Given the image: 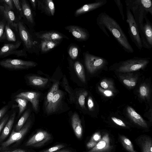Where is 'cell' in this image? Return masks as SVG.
<instances>
[{
	"mask_svg": "<svg viewBox=\"0 0 152 152\" xmlns=\"http://www.w3.org/2000/svg\"><path fill=\"white\" fill-rule=\"evenodd\" d=\"M51 139V135L47 132L39 130L28 140L25 144V146L35 147H40Z\"/></svg>",
	"mask_w": 152,
	"mask_h": 152,
	"instance_id": "12",
	"label": "cell"
},
{
	"mask_svg": "<svg viewBox=\"0 0 152 152\" xmlns=\"http://www.w3.org/2000/svg\"><path fill=\"white\" fill-rule=\"evenodd\" d=\"M66 152V151H55V152Z\"/></svg>",
	"mask_w": 152,
	"mask_h": 152,
	"instance_id": "53",
	"label": "cell"
},
{
	"mask_svg": "<svg viewBox=\"0 0 152 152\" xmlns=\"http://www.w3.org/2000/svg\"><path fill=\"white\" fill-rule=\"evenodd\" d=\"M68 52L70 58L72 59L75 60L78 56L79 50L77 47L72 45L69 48Z\"/></svg>",
	"mask_w": 152,
	"mask_h": 152,
	"instance_id": "40",
	"label": "cell"
},
{
	"mask_svg": "<svg viewBox=\"0 0 152 152\" xmlns=\"http://www.w3.org/2000/svg\"><path fill=\"white\" fill-rule=\"evenodd\" d=\"M87 104L89 110L90 111H93L94 108V103L92 98L90 96L88 97Z\"/></svg>",
	"mask_w": 152,
	"mask_h": 152,
	"instance_id": "48",
	"label": "cell"
},
{
	"mask_svg": "<svg viewBox=\"0 0 152 152\" xmlns=\"http://www.w3.org/2000/svg\"><path fill=\"white\" fill-rule=\"evenodd\" d=\"M29 1L31 3L33 9L34 10H35L37 4V0H30Z\"/></svg>",
	"mask_w": 152,
	"mask_h": 152,
	"instance_id": "51",
	"label": "cell"
},
{
	"mask_svg": "<svg viewBox=\"0 0 152 152\" xmlns=\"http://www.w3.org/2000/svg\"><path fill=\"white\" fill-rule=\"evenodd\" d=\"M100 85L102 88L111 90L114 92L115 88L113 82L110 80L105 79L101 81Z\"/></svg>",
	"mask_w": 152,
	"mask_h": 152,
	"instance_id": "36",
	"label": "cell"
},
{
	"mask_svg": "<svg viewBox=\"0 0 152 152\" xmlns=\"http://www.w3.org/2000/svg\"><path fill=\"white\" fill-rule=\"evenodd\" d=\"M59 83L58 81L56 82L53 84L47 95L45 101V106L51 100L56 92L59 90Z\"/></svg>",
	"mask_w": 152,
	"mask_h": 152,
	"instance_id": "31",
	"label": "cell"
},
{
	"mask_svg": "<svg viewBox=\"0 0 152 152\" xmlns=\"http://www.w3.org/2000/svg\"><path fill=\"white\" fill-rule=\"evenodd\" d=\"M126 110L129 117L134 123L142 127H148L145 121L133 108L130 106H128Z\"/></svg>",
	"mask_w": 152,
	"mask_h": 152,
	"instance_id": "22",
	"label": "cell"
},
{
	"mask_svg": "<svg viewBox=\"0 0 152 152\" xmlns=\"http://www.w3.org/2000/svg\"><path fill=\"white\" fill-rule=\"evenodd\" d=\"M74 68L76 74L79 79L83 82L86 81V76L84 67L79 61H77L74 64Z\"/></svg>",
	"mask_w": 152,
	"mask_h": 152,
	"instance_id": "28",
	"label": "cell"
},
{
	"mask_svg": "<svg viewBox=\"0 0 152 152\" xmlns=\"http://www.w3.org/2000/svg\"><path fill=\"white\" fill-rule=\"evenodd\" d=\"M10 115L7 113L0 122V133L8 121Z\"/></svg>",
	"mask_w": 152,
	"mask_h": 152,
	"instance_id": "45",
	"label": "cell"
},
{
	"mask_svg": "<svg viewBox=\"0 0 152 152\" xmlns=\"http://www.w3.org/2000/svg\"><path fill=\"white\" fill-rule=\"evenodd\" d=\"M65 29L70 32L76 39L80 41H86L89 37L90 35L88 31L78 26H68L65 27Z\"/></svg>",
	"mask_w": 152,
	"mask_h": 152,
	"instance_id": "14",
	"label": "cell"
},
{
	"mask_svg": "<svg viewBox=\"0 0 152 152\" xmlns=\"http://www.w3.org/2000/svg\"><path fill=\"white\" fill-rule=\"evenodd\" d=\"M40 94L38 92L33 91H26L20 92L14 96V98L20 97L24 98L31 102L34 110L37 112L39 108Z\"/></svg>",
	"mask_w": 152,
	"mask_h": 152,
	"instance_id": "13",
	"label": "cell"
},
{
	"mask_svg": "<svg viewBox=\"0 0 152 152\" xmlns=\"http://www.w3.org/2000/svg\"><path fill=\"white\" fill-rule=\"evenodd\" d=\"M114 1L119 9L122 19L124 20L125 16L123 12V5L121 1L120 0H114Z\"/></svg>",
	"mask_w": 152,
	"mask_h": 152,
	"instance_id": "44",
	"label": "cell"
},
{
	"mask_svg": "<svg viewBox=\"0 0 152 152\" xmlns=\"http://www.w3.org/2000/svg\"><path fill=\"white\" fill-rule=\"evenodd\" d=\"M25 78L29 85L37 87H44L48 81V79L47 78L34 75H28Z\"/></svg>",
	"mask_w": 152,
	"mask_h": 152,
	"instance_id": "19",
	"label": "cell"
},
{
	"mask_svg": "<svg viewBox=\"0 0 152 152\" xmlns=\"http://www.w3.org/2000/svg\"><path fill=\"white\" fill-rule=\"evenodd\" d=\"M86 67L91 74H94L105 67L108 64L107 60L103 57L90 53L87 51L83 53Z\"/></svg>",
	"mask_w": 152,
	"mask_h": 152,
	"instance_id": "4",
	"label": "cell"
},
{
	"mask_svg": "<svg viewBox=\"0 0 152 152\" xmlns=\"http://www.w3.org/2000/svg\"><path fill=\"white\" fill-rule=\"evenodd\" d=\"M107 3V0H96L93 3L85 4L77 9L75 11V15L77 16L94 10L105 5Z\"/></svg>",
	"mask_w": 152,
	"mask_h": 152,
	"instance_id": "15",
	"label": "cell"
},
{
	"mask_svg": "<svg viewBox=\"0 0 152 152\" xmlns=\"http://www.w3.org/2000/svg\"><path fill=\"white\" fill-rule=\"evenodd\" d=\"M10 152V151H5V152Z\"/></svg>",
	"mask_w": 152,
	"mask_h": 152,
	"instance_id": "54",
	"label": "cell"
},
{
	"mask_svg": "<svg viewBox=\"0 0 152 152\" xmlns=\"http://www.w3.org/2000/svg\"><path fill=\"white\" fill-rule=\"evenodd\" d=\"M72 126L76 137L80 139L83 134V128L81 121L78 114L75 113L71 118Z\"/></svg>",
	"mask_w": 152,
	"mask_h": 152,
	"instance_id": "24",
	"label": "cell"
},
{
	"mask_svg": "<svg viewBox=\"0 0 152 152\" xmlns=\"http://www.w3.org/2000/svg\"><path fill=\"white\" fill-rule=\"evenodd\" d=\"M13 102L11 101L7 104L5 105L0 109V122L7 113L8 111L11 108H12L13 105Z\"/></svg>",
	"mask_w": 152,
	"mask_h": 152,
	"instance_id": "39",
	"label": "cell"
},
{
	"mask_svg": "<svg viewBox=\"0 0 152 152\" xmlns=\"http://www.w3.org/2000/svg\"><path fill=\"white\" fill-rule=\"evenodd\" d=\"M98 88L99 91L105 96L110 97L114 95L113 91L111 90L104 89L99 86Z\"/></svg>",
	"mask_w": 152,
	"mask_h": 152,
	"instance_id": "42",
	"label": "cell"
},
{
	"mask_svg": "<svg viewBox=\"0 0 152 152\" xmlns=\"http://www.w3.org/2000/svg\"></svg>",
	"mask_w": 152,
	"mask_h": 152,
	"instance_id": "56",
	"label": "cell"
},
{
	"mask_svg": "<svg viewBox=\"0 0 152 152\" xmlns=\"http://www.w3.org/2000/svg\"><path fill=\"white\" fill-rule=\"evenodd\" d=\"M10 152H26L25 151L22 149H17Z\"/></svg>",
	"mask_w": 152,
	"mask_h": 152,
	"instance_id": "52",
	"label": "cell"
},
{
	"mask_svg": "<svg viewBox=\"0 0 152 152\" xmlns=\"http://www.w3.org/2000/svg\"><path fill=\"white\" fill-rule=\"evenodd\" d=\"M145 22L138 27L143 48L150 49L152 47V24L147 16Z\"/></svg>",
	"mask_w": 152,
	"mask_h": 152,
	"instance_id": "7",
	"label": "cell"
},
{
	"mask_svg": "<svg viewBox=\"0 0 152 152\" xmlns=\"http://www.w3.org/2000/svg\"><path fill=\"white\" fill-rule=\"evenodd\" d=\"M0 22H1V20H0Z\"/></svg>",
	"mask_w": 152,
	"mask_h": 152,
	"instance_id": "55",
	"label": "cell"
},
{
	"mask_svg": "<svg viewBox=\"0 0 152 152\" xmlns=\"http://www.w3.org/2000/svg\"><path fill=\"white\" fill-rule=\"evenodd\" d=\"M0 3V15L11 28L18 32V23L19 20L18 16L6 4Z\"/></svg>",
	"mask_w": 152,
	"mask_h": 152,
	"instance_id": "8",
	"label": "cell"
},
{
	"mask_svg": "<svg viewBox=\"0 0 152 152\" xmlns=\"http://www.w3.org/2000/svg\"><path fill=\"white\" fill-rule=\"evenodd\" d=\"M36 35L38 38L43 39L51 40L58 42V41L64 38L68 39L63 34L56 31H50L42 33H37Z\"/></svg>",
	"mask_w": 152,
	"mask_h": 152,
	"instance_id": "20",
	"label": "cell"
},
{
	"mask_svg": "<svg viewBox=\"0 0 152 152\" xmlns=\"http://www.w3.org/2000/svg\"><path fill=\"white\" fill-rule=\"evenodd\" d=\"M111 118L113 121L117 125L124 127L126 126L124 123L121 119L114 117H112Z\"/></svg>",
	"mask_w": 152,
	"mask_h": 152,
	"instance_id": "47",
	"label": "cell"
},
{
	"mask_svg": "<svg viewBox=\"0 0 152 152\" xmlns=\"http://www.w3.org/2000/svg\"><path fill=\"white\" fill-rule=\"evenodd\" d=\"M31 121L28 119L22 128L18 131L15 132L13 130L9 138L3 142L1 145L2 149H4L13 143L21 140L24 137L31 126Z\"/></svg>",
	"mask_w": 152,
	"mask_h": 152,
	"instance_id": "11",
	"label": "cell"
},
{
	"mask_svg": "<svg viewBox=\"0 0 152 152\" xmlns=\"http://www.w3.org/2000/svg\"><path fill=\"white\" fill-rule=\"evenodd\" d=\"M62 83L65 90L69 94L70 101L74 102L75 99V94L69 86L67 80L65 76H64L63 78Z\"/></svg>",
	"mask_w": 152,
	"mask_h": 152,
	"instance_id": "30",
	"label": "cell"
},
{
	"mask_svg": "<svg viewBox=\"0 0 152 152\" xmlns=\"http://www.w3.org/2000/svg\"><path fill=\"white\" fill-rule=\"evenodd\" d=\"M21 42L17 41L14 43H7L0 48V58H4L11 55L18 57H26L27 55L26 51L23 48L18 50L21 44Z\"/></svg>",
	"mask_w": 152,
	"mask_h": 152,
	"instance_id": "9",
	"label": "cell"
},
{
	"mask_svg": "<svg viewBox=\"0 0 152 152\" xmlns=\"http://www.w3.org/2000/svg\"><path fill=\"white\" fill-rule=\"evenodd\" d=\"M139 93L140 97L143 99H148L149 98L150 89L148 85L144 83L139 87Z\"/></svg>",
	"mask_w": 152,
	"mask_h": 152,
	"instance_id": "32",
	"label": "cell"
},
{
	"mask_svg": "<svg viewBox=\"0 0 152 152\" xmlns=\"http://www.w3.org/2000/svg\"><path fill=\"white\" fill-rule=\"evenodd\" d=\"M16 113V110H14L10 115L8 121L3 129L1 134L0 136L1 141H2L5 139L10 132L15 121Z\"/></svg>",
	"mask_w": 152,
	"mask_h": 152,
	"instance_id": "23",
	"label": "cell"
},
{
	"mask_svg": "<svg viewBox=\"0 0 152 152\" xmlns=\"http://www.w3.org/2000/svg\"><path fill=\"white\" fill-rule=\"evenodd\" d=\"M38 8L48 16H52L55 12L54 4L52 0H37Z\"/></svg>",
	"mask_w": 152,
	"mask_h": 152,
	"instance_id": "18",
	"label": "cell"
},
{
	"mask_svg": "<svg viewBox=\"0 0 152 152\" xmlns=\"http://www.w3.org/2000/svg\"><path fill=\"white\" fill-rule=\"evenodd\" d=\"M123 75L120 76L123 83L129 89L133 88L137 83L138 77L131 73Z\"/></svg>",
	"mask_w": 152,
	"mask_h": 152,
	"instance_id": "25",
	"label": "cell"
},
{
	"mask_svg": "<svg viewBox=\"0 0 152 152\" xmlns=\"http://www.w3.org/2000/svg\"><path fill=\"white\" fill-rule=\"evenodd\" d=\"M0 2L6 4L12 10H14L12 0H0Z\"/></svg>",
	"mask_w": 152,
	"mask_h": 152,
	"instance_id": "49",
	"label": "cell"
},
{
	"mask_svg": "<svg viewBox=\"0 0 152 152\" xmlns=\"http://www.w3.org/2000/svg\"><path fill=\"white\" fill-rule=\"evenodd\" d=\"M64 93L58 90L51 100L46 106V111L48 114H51L56 112L58 109L62 98Z\"/></svg>",
	"mask_w": 152,
	"mask_h": 152,
	"instance_id": "16",
	"label": "cell"
},
{
	"mask_svg": "<svg viewBox=\"0 0 152 152\" xmlns=\"http://www.w3.org/2000/svg\"><path fill=\"white\" fill-rule=\"evenodd\" d=\"M120 139L124 148L129 152H137L134 148L133 145L130 140L124 136H120Z\"/></svg>",
	"mask_w": 152,
	"mask_h": 152,
	"instance_id": "34",
	"label": "cell"
},
{
	"mask_svg": "<svg viewBox=\"0 0 152 152\" xmlns=\"http://www.w3.org/2000/svg\"><path fill=\"white\" fill-rule=\"evenodd\" d=\"M64 145L63 144H58L55 145L45 150H43L39 152H54L58 151L60 149L64 148Z\"/></svg>",
	"mask_w": 152,
	"mask_h": 152,
	"instance_id": "43",
	"label": "cell"
},
{
	"mask_svg": "<svg viewBox=\"0 0 152 152\" xmlns=\"http://www.w3.org/2000/svg\"><path fill=\"white\" fill-rule=\"evenodd\" d=\"M126 22L128 25V33L129 36L137 48L141 50L143 47L138 26L132 12L127 7H126Z\"/></svg>",
	"mask_w": 152,
	"mask_h": 152,
	"instance_id": "5",
	"label": "cell"
},
{
	"mask_svg": "<svg viewBox=\"0 0 152 152\" xmlns=\"http://www.w3.org/2000/svg\"><path fill=\"white\" fill-rule=\"evenodd\" d=\"M88 94L87 91H84L80 92L77 95V103L82 108H85V99Z\"/></svg>",
	"mask_w": 152,
	"mask_h": 152,
	"instance_id": "35",
	"label": "cell"
},
{
	"mask_svg": "<svg viewBox=\"0 0 152 152\" xmlns=\"http://www.w3.org/2000/svg\"><path fill=\"white\" fill-rule=\"evenodd\" d=\"M18 26V32L24 48L28 52H32L34 49V44L31 35L21 20H19Z\"/></svg>",
	"mask_w": 152,
	"mask_h": 152,
	"instance_id": "10",
	"label": "cell"
},
{
	"mask_svg": "<svg viewBox=\"0 0 152 152\" xmlns=\"http://www.w3.org/2000/svg\"><path fill=\"white\" fill-rule=\"evenodd\" d=\"M111 148L109 135L106 133L93 148L87 152H105L109 151Z\"/></svg>",
	"mask_w": 152,
	"mask_h": 152,
	"instance_id": "17",
	"label": "cell"
},
{
	"mask_svg": "<svg viewBox=\"0 0 152 152\" xmlns=\"http://www.w3.org/2000/svg\"><path fill=\"white\" fill-rule=\"evenodd\" d=\"M101 136L100 133L97 132L93 134L90 140L97 143L101 139Z\"/></svg>",
	"mask_w": 152,
	"mask_h": 152,
	"instance_id": "46",
	"label": "cell"
},
{
	"mask_svg": "<svg viewBox=\"0 0 152 152\" xmlns=\"http://www.w3.org/2000/svg\"><path fill=\"white\" fill-rule=\"evenodd\" d=\"M96 22L99 28L108 37L110 36L108 30L117 40L124 50L128 53L134 51L127 37L117 21L105 12H102L98 16Z\"/></svg>",
	"mask_w": 152,
	"mask_h": 152,
	"instance_id": "1",
	"label": "cell"
},
{
	"mask_svg": "<svg viewBox=\"0 0 152 152\" xmlns=\"http://www.w3.org/2000/svg\"><path fill=\"white\" fill-rule=\"evenodd\" d=\"M14 10L15 9L17 15L19 20H21L23 17L22 11L20 1L19 0H12Z\"/></svg>",
	"mask_w": 152,
	"mask_h": 152,
	"instance_id": "38",
	"label": "cell"
},
{
	"mask_svg": "<svg viewBox=\"0 0 152 152\" xmlns=\"http://www.w3.org/2000/svg\"><path fill=\"white\" fill-rule=\"evenodd\" d=\"M15 101L18 103V105L14 104L12 105V108H15L19 107V113L18 118H19L25 110L27 106L28 101L26 99L20 97L14 98Z\"/></svg>",
	"mask_w": 152,
	"mask_h": 152,
	"instance_id": "26",
	"label": "cell"
},
{
	"mask_svg": "<svg viewBox=\"0 0 152 152\" xmlns=\"http://www.w3.org/2000/svg\"><path fill=\"white\" fill-rule=\"evenodd\" d=\"M12 30L6 23L5 26L6 39L9 42H16L17 41L15 34Z\"/></svg>",
	"mask_w": 152,
	"mask_h": 152,
	"instance_id": "33",
	"label": "cell"
},
{
	"mask_svg": "<svg viewBox=\"0 0 152 152\" xmlns=\"http://www.w3.org/2000/svg\"><path fill=\"white\" fill-rule=\"evenodd\" d=\"M150 58L134 57L114 64L115 70L119 72L128 73L145 68L150 62Z\"/></svg>",
	"mask_w": 152,
	"mask_h": 152,
	"instance_id": "3",
	"label": "cell"
},
{
	"mask_svg": "<svg viewBox=\"0 0 152 152\" xmlns=\"http://www.w3.org/2000/svg\"><path fill=\"white\" fill-rule=\"evenodd\" d=\"M0 22V43L4 42L6 39L5 26L6 22L1 19Z\"/></svg>",
	"mask_w": 152,
	"mask_h": 152,
	"instance_id": "37",
	"label": "cell"
},
{
	"mask_svg": "<svg viewBox=\"0 0 152 152\" xmlns=\"http://www.w3.org/2000/svg\"><path fill=\"white\" fill-rule=\"evenodd\" d=\"M22 7L23 17L29 24H34V20L31 9L26 0H20Z\"/></svg>",
	"mask_w": 152,
	"mask_h": 152,
	"instance_id": "21",
	"label": "cell"
},
{
	"mask_svg": "<svg viewBox=\"0 0 152 152\" xmlns=\"http://www.w3.org/2000/svg\"><path fill=\"white\" fill-rule=\"evenodd\" d=\"M152 142L150 139L145 141L142 146L143 152H152Z\"/></svg>",
	"mask_w": 152,
	"mask_h": 152,
	"instance_id": "41",
	"label": "cell"
},
{
	"mask_svg": "<svg viewBox=\"0 0 152 152\" xmlns=\"http://www.w3.org/2000/svg\"><path fill=\"white\" fill-rule=\"evenodd\" d=\"M31 113V110L28 109L23 113L15 125V132L19 131L25 124L28 118Z\"/></svg>",
	"mask_w": 152,
	"mask_h": 152,
	"instance_id": "29",
	"label": "cell"
},
{
	"mask_svg": "<svg viewBox=\"0 0 152 152\" xmlns=\"http://www.w3.org/2000/svg\"><path fill=\"white\" fill-rule=\"evenodd\" d=\"M37 64L33 61L21 59L6 58L0 61V66L9 70L28 69L36 66Z\"/></svg>",
	"mask_w": 152,
	"mask_h": 152,
	"instance_id": "6",
	"label": "cell"
},
{
	"mask_svg": "<svg viewBox=\"0 0 152 152\" xmlns=\"http://www.w3.org/2000/svg\"><path fill=\"white\" fill-rule=\"evenodd\" d=\"M125 2L133 13L138 27L143 24L144 19L148 13L152 15V2L151 0H126Z\"/></svg>",
	"mask_w": 152,
	"mask_h": 152,
	"instance_id": "2",
	"label": "cell"
},
{
	"mask_svg": "<svg viewBox=\"0 0 152 152\" xmlns=\"http://www.w3.org/2000/svg\"><path fill=\"white\" fill-rule=\"evenodd\" d=\"M97 143L96 142L90 140L86 144V146L88 149H92L96 145Z\"/></svg>",
	"mask_w": 152,
	"mask_h": 152,
	"instance_id": "50",
	"label": "cell"
},
{
	"mask_svg": "<svg viewBox=\"0 0 152 152\" xmlns=\"http://www.w3.org/2000/svg\"><path fill=\"white\" fill-rule=\"evenodd\" d=\"M58 43L51 40H42L40 45L42 52L45 53L48 52L56 47Z\"/></svg>",
	"mask_w": 152,
	"mask_h": 152,
	"instance_id": "27",
	"label": "cell"
}]
</instances>
